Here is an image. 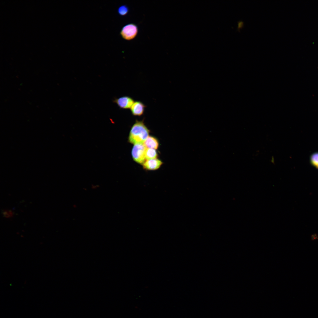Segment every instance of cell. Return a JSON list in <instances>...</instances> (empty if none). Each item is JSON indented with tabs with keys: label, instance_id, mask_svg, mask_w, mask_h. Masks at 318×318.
<instances>
[{
	"label": "cell",
	"instance_id": "obj_8",
	"mask_svg": "<svg viewBox=\"0 0 318 318\" xmlns=\"http://www.w3.org/2000/svg\"><path fill=\"white\" fill-rule=\"evenodd\" d=\"M158 156L155 149L147 148L145 153V160L157 158Z\"/></svg>",
	"mask_w": 318,
	"mask_h": 318
},
{
	"label": "cell",
	"instance_id": "obj_9",
	"mask_svg": "<svg viewBox=\"0 0 318 318\" xmlns=\"http://www.w3.org/2000/svg\"><path fill=\"white\" fill-rule=\"evenodd\" d=\"M129 11V7L126 5H123L120 6L117 9L118 14L122 16L126 15Z\"/></svg>",
	"mask_w": 318,
	"mask_h": 318
},
{
	"label": "cell",
	"instance_id": "obj_1",
	"mask_svg": "<svg viewBox=\"0 0 318 318\" xmlns=\"http://www.w3.org/2000/svg\"><path fill=\"white\" fill-rule=\"evenodd\" d=\"M150 131L143 120H136L130 130L128 140L134 145L143 144L149 136Z\"/></svg>",
	"mask_w": 318,
	"mask_h": 318
},
{
	"label": "cell",
	"instance_id": "obj_6",
	"mask_svg": "<svg viewBox=\"0 0 318 318\" xmlns=\"http://www.w3.org/2000/svg\"><path fill=\"white\" fill-rule=\"evenodd\" d=\"M146 106L142 102L136 101L134 102L130 110L132 115L140 116L144 113Z\"/></svg>",
	"mask_w": 318,
	"mask_h": 318
},
{
	"label": "cell",
	"instance_id": "obj_7",
	"mask_svg": "<svg viewBox=\"0 0 318 318\" xmlns=\"http://www.w3.org/2000/svg\"><path fill=\"white\" fill-rule=\"evenodd\" d=\"M147 148L157 149L159 147V143L158 139L155 137L148 136L143 143Z\"/></svg>",
	"mask_w": 318,
	"mask_h": 318
},
{
	"label": "cell",
	"instance_id": "obj_2",
	"mask_svg": "<svg viewBox=\"0 0 318 318\" xmlns=\"http://www.w3.org/2000/svg\"><path fill=\"white\" fill-rule=\"evenodd\" d=\"M138 29L137 26L134 23H129L125 25L122 28L120 34L124 39L131 40L137 36Z\"/></svg>",
	"mask_w": 318,
	"mask_h": 318
},
{
	"label": "cell",
	"instance_id": "obj_4",
	"mask_svg": "<svg viewBox=\"0 0 318 318\" xmlns=\"http://www.w3.org/2000/svg\"><path fill=\"white\" fill-rule=\"evenodd\" d=\"M113 101L116 104L120 109H128L130 108L134 103V100L132 97L127 96L115 98Z\"/></svg>",
	"mask_w": 318,
	"mask_h": 318
},
{
	"label": "cell",
	"instance_id": "obj_5",
	"mask_svg": "<svg viewBox=\"0 0 318 318\" xmlns=\"http://www.w3.org/2000/svg\"><path fill=\"white\" fill-rule=\"evenodd\" d=\"M162 164V162L157 158L145 160L142 165L144 169L155 170L159 169Z\"/></svg>",
	"mask_w": 318,
	"mask_h": 318
},
{
	"label": "cell",
	"instance_id": "obj_10",
	"mask_svg": "<svg viewBox=\"0 0 318 318\" xmlns=\"http://www.w3.org/2000/svg\"><path fill=\"white\" fill-rule=\"evenodd\" d=\"M310 163L312 165L316 167L318 165V152L313 153L310 158Z\"/></svg>",
	"mask_w": 318,
	"mask_h": 318
},
{
	"label": "cell",
	"instance_id": "obj_11",
	"mask_svg": "<svg viewBox=\"0 0 318 318\" xmlns=\"http://www.w3.org/2000/svg\"><path fill=\"white\" fill-rule=\"evenodd\" d=\"M2 213L3 216L6 218L12 217L14 214L13 212L11 210H4L2 211Z\"/></svg>",
	"mask_w": 318,
	"mask_h": 318
},
{
	"label": "cell",
	"instance_id": "obj_12",
	"mask_svg": "<svg viewBox=\"0 0 318 318\" xmlns=\"http://www.w3.org/2000/svg\"><path fill=\"white\" fill-rule=\"evenodd\" d=\"M318 170V165L316 167Z\"/></svg>",
	"mask_w": 318,
	"mask_h": 318
},
{
	"label": "cell",
	"instance_id": "obj_3",
	"mask_svg": "<svg viewBox=\"0 0 318 318\" xmlns=\"http://www.w3.org/2000/svg\"><path fill=\"white\" fill-rule=\"evenodd\" d=\"M147 148L143 144L134 145L132 151L133 160L139 164H143L145 161V153Z\"/></svg>",
	"mask_w": 318,
	"mask_h": 318
}]
</instances>
